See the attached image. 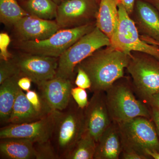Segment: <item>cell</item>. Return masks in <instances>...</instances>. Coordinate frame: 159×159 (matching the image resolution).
Segmentation results:
<instances>
[{
    "instance_id": "4dcf8cb0",
    "label": "cell",
    "mask_w": 159,
    "mask_h": 159,
    "mask_svg": "<svg viewBox=\"0 0 159 159\" xmlns=\"http://www.w3.org/2000/svg\"><path fill=\"white\" fill-rule=\"evenodd\" d=\"M151 112L152 120L155 125L156 129L159 139V109L156 107H149Z\"/></svg>"
},
{
    "instance_id": "e0dca14e",
    "label": "cell",
    "mask_w": 159,
    "mask_h": 159,
    "mask_svg": "<svg viewBox=\"0 0 159 159\" xmlns=\"http://www.w3.org/2000/svg\"><path fill=\"white\" fill-rule=\"evenodd\" d=\"M118 0H100L96 26L110 39L115 38L119 24Z\"/></svg>"
},
{
    "instance_id": "6da1fadb",
    "label": "cell",
    "mask_w": 159,
    "mask_h": 159,
    "mask_svg": "<svg viewBox=\"0 0 159 159\" xmlns=\"http://www.w3.org/2000/svg\"><path fill=\"white\" fill-rule=\"evenodd\" d=\"M99 50L77 66L89 75L92 83L90 91L93 93L105 92L123 77L124 70L127 68L132 55L111 45Z\"/></svg>"
},
{
    "instance_id": "d6986e66",
    "label": "cell",
    "mask_w": 159,
    "mask_h": 159,
    "mask_svg": "<svg viewBox=\"0 0 159 159\" xmlns=\"http://www.w3.org/2000/svg\"><path fill=\"white\" fill-rule=\"evenodd\" d=\"M45 116L35 109L26 97V94L20 88L7 124L29 123Z\"/></svg>"
},
{
    "instance_id": "ba28073f",
    "label": "cell",
    "mask_w": 159,
    "mask_h": 159,
    "mask_svg": "<svg viewBox=\"0 0 159 159\" xmlns=\"http://www.w3.org/2000/svg\"><path fill=\"white\" fill-rule=\"evenodd\" d=\"M119 24L116 34L111 46L127 53L137 51L148 54L159 60V47L140 38L134 22L121 3H118Z\"/></svg>"
},
{
    "instance_id": "4316f807",
    "label": "cell",
    "mask_w": 159,
    "mask_h": 159,
    "mask_svg": "<svg viewBox=\"0 0 159 159\" xmlns=\"http://www.w3.org/2000/svg\"><path fill=\"white\" fill-rule=\"evenodd\" d=\"M71 95L80 108L84 109L88 105V94L85 89L74 87L71 90Z\"/></svg>"
},
{
    "instance_id": "2e32d148",
    "label": "cell",
    "mask_w": 159,
    "mask_h": 159,
    "mask_svg": "<svg viewBox=\"0 0 159 159\" xmlns=\"http://www.w3.org/2000/svg\"><path fill=\"white\" fill-rule=\"evenodd\" d=\"M122 151L119 124L112 122L97 141L94 159H118Z\"/></svg>"
},
{
    "instance_id": "e575fe53",
    "label": "cell",
    "mask_w": 159,
    "mask_h": 159,
    "mask_svg": "<svg viewBox=\"0 0 159 159\" xmlns=\"http://www.w3.org/2000/svg\"><path fill=\"white\" fill-rule=\"evenodd\" d=\"M147 155L150 158L159 159V152L155 151H148L146 152Z\"/></svg>"
},
{
    "instance_id": "484cf974",
    "label": "cell",
    "mask_w": 159,
    "mask_h": 159,
    "mask_svg": "<svg viewBox=\"0 0 159 159\" xmlns=\"http://www.w3.org/2000/svg\"><path fill=\"white\" fill-rule=\"evenodd\" d=\"M20 74L13 57L9 60L0 61V84L6 80L16 74Z\"/></svg>"
},
{
    "instance_id": "7a4b0ae2",
    "label": "cell",
    "mask_w": 159,
    "mask_h": 159,
    "mask_svg": "<svg viewBox=\"0 0 159 159\" xmlns=\"http://www.w3.org/2000/svg\"><path fill=\"white\" fill-rule=\"evenodd\" d=\"M123 77L105 92L107 105L112 122L120 123L138 117L152 119L149 107L137 99L132 84Z\"/></svg>"
},
{
    "instance_id": "1f68e13d",
    "label": "cell",
    "mask_w": 159,
    "mask_h": 159,
    "mask_svg": "<svg viewBox=\"0 0 159 159\" xmlns=\"http://www.w3.org/2000/svg\"><path fill=\"white\" fill-rule=\"evenodd\" d=\"M119 2L121 3L128 12L130 14L133 11L135 0H118Z\"/></svg>"
},
{
    "instance_id": "d6a6232c",
    "label": "cell",
    "mask_w": 159,
    "mask_h": 159,
    "mask_svg": "<svg viewBox=\"0 0 159 159\" xmlns=\"http://www.w3.org/2000/svg\"><path fill=\"white\" fill-rule=\"evenodd\" d=\"M120 157L123 159H147L146 157L134 152H122Z\"/></svg>"
},
{
    "instance_id": "52a82bcc",
    "label": "cell",
    "mask_w": 159,
    "mask_h": 159,
    "mask_svg": "<svg viewBox=\"0 0 159 159\" xmlns=\"http://www.w3.org/2000/svg\"><path fill=\"white\" fill-rule=\"evenodd\" d=\"M126 69L136 95L147 105L152 96L159 91V60L147 54H132Z\"/></svg>"
},
{
    "instance_id": "836d02e7",
    "label": "cell",
    "mask_w": 159,
    "mask_h": 159,
    "mask_svg": "<svg viewBox=\"0 0 159 159\" xmlns=\"http://www.w3.org/2000/svg\"><path fill=\"white\" fill-rule=\"evenodd\" d=\"M147 105L149 106V107H153L159 109V91L152 96Z\"/></svg>"
},
{
    "instance_id": "7c38bea8",
    "label": "cell",
    "mask_w": 159,
    "mask_h": 159,
    "mask_svg": "<svg viewBox=\"0 0 159 159\" xmlns=\"http://www.w3.org/2000/svg\"><path fill=\"white\" fill-rule=\"evenodd\" d=\"M95 0H66L57 7L56 21L60 29L81 26V23L95 13Z\"/></svg>"
},
{
    "instance_id": "cb8c5ba5",
    "label": "cell",
    "mask_w": 159,
    "mask_h": 159,
    "mask_svg": "<svg viewBox=\"0 0 159 159\" xmlns=\"http://www.w3.org/2000/svg\"><path fill=\"white\" fill-rule=\"evenodd\" d=\"M36 159H60L51 140L34 143Z\"/></svg>"
},
{
    "instance_id": "f1b7e54d",
    "label": "cell",
    "mask_w": 159,
    "mask_h": 159,
    "mask_svg": "<svg viewBox=\"0 0 159 159\" xmlns=\"http://www.w3.org/2000/svg\"><path fill=\"white\" fill-rule=\"evenodd\" d=\"M77 67V75L74 83L78 87L90 91L92 83L89 75L82 68Z\"/></svg>"
},
{
    "instance_id": "f546056e",
    "label": "cell",
    "mask_w": 159,
    "mask_h": 159,
    "mask_svg": "<svg viewBox=\"0 0 159 159\" xmlns=\"http://www.w3.org/2000/svg\"><path fill=\"white\" fill-rule=\"evenodd\" d=\"M31 82H32V80L29 77L22 76L18 80V84L22 90L27 92L31 89Z\"/></svg>"
},
{
    "instance_id": "8992f818",
    "label": "cell",
    "mask_w": 159,
    "mask_h": 159,
    "mask_svg": "<svg viewBox=\"0 0 159 159\" xmlns=\"http://www.w3.org/2000/svg\"><path fill=\"white\" fill-rule=\"evenodd\" d=\"M95 27L91 24L60 29L41 40H20L17 47L24 53L59 58L69 48Z\"/></svg>"
},
{
    "instance_id": "83f0119b",
    "label": "cell",
    "mask_w": 159,
    "mask_h": 159,
    "mask_svg": "<svg viewBox=\"0 0 159 159\" xmlns=\"http://www.w3.org/2000/svg\"><path fill=\"white\" fill-rule=\"evenodd\" d=\"M10 43L9 35L6 33L0 34V59L9 60L13 58V56L8 51V47Z\"/></svg>"
},
{
    "instance_id": "d590c367",
    "label": "cell",
    "mask_w": 159,
    "mask_h": 159,
    "mask_svg": "<svg viewBox=\"0 0 159 159\" xmlns=\"http://www.w3.org/2000/svg\"><path fill=\"white\" fill-rule=\"evenodd\" d=\"M150 3L157 9L159 13V0H145Z\"/></svg>"
},
{
    "instance_id": "d4e9b609",
    "label": "cell",
    "mask_w": 159,
    "mask_h": 159,
    "mask_svg": "<svg viewBox=\"0 0 159 159\" xmlns=\"http://www.w3.org/2000/svg\"><path fill=\"white\" fill-rule=\"evenodd\" d=\"M25 94L26 97L35 109L43 116H47L53 111L45 102L39 93L30 90L26 92Z\"/></svg>"
},
{
    "instance_id": "44dd1931",
    "label": "cell",
    "mask_w": 159,
    "mask_h": 159,
    "mask_svg": "<svg viewBox=\"0 0 159 159\" xmlns=\"http://www.w3.org/2000/svg\"><path fill=\"white\" fill-rule=\"evenodd\" d=\"M24 6L29 15L43 19L52 20L57 16L58 5L52 0H27Z\"/></svg>"
},
{
    "instance_id": "4fadbf2b",
    "label": "cell",
    "mask_w": 159,
    "mask_h": 159,
    "mask_svg": "<svg viewBox=\"0 0 159 159\" xmlns=\"http://www.w3.org/2000/svg\"><path fill=\"white\" fill-rule=\"evenodd\" d=\"M39 93L52 110H64L72 99L73 80L55 77L36 84Z\"/></svg>"
},
{
    "instance_id": "603a6c76",
    "label": "cell",
    "mask_w": 159,
    "mask_h": 159,
    "mask_svg": "<svg viewBox=\"0 0 159 159\" xmlns=\"http://www.w3.org/2000/svg\"><path fill=\"white\" fill-rule=\"evenodd\" d=\"M96 147L97 142L95 139L84 132L65 159H93Z\"/></svg>"
},
{
    "instance_id": "3957f363",
    "label": "cell",
    "mask_w": 159,
    "mask_h": 159,
    "mask_svg": "<svg viewBox=\"0 0 159 159\" xmlns=\"http://www.w3.org/2000/svg\"><path fill=\"white\" fill-rule=\"evenodd\" d=\"M85 131L84 109L73 99L60 111L50 140L59 159H65Z\"/></svg>"
},
{
    "instance_id": "277c9868",
    "label": "cell",
    "mask_w": 159,
    "mask_h": 159,
    "mask_svg": "<svg viewBox=\"0 0 159 159\" xmlns=\"http://www.w3.org/2000/svg\"><path fill=\"white\" fill-rule=\"evenodd\" d=\"M124 152H134L150 159L148 151L159 152V139L152 119L138 117L118 123Z\"/></svg>"
},
{
    "instance_id": "7402d4cb",
    "label": "cell",
    "mask_w": 159,
    "mask_h": 159,
    "mask_svg": "<svg viewBox=\"0 0 159 159\" xmlns=\"http://www.w3.org/2000/svg\"><path fill=\"white\" fill-rule=\"evenodd\" d=\"M29 13L20 6L16 0H0L1 22L6 25H13Z\"/></svg>"
},
{
    "instance_id": "ac0fdd59",
    "label": "cell",
    "mask_w": 159,
    "mask_h": 159,
    "mask_svg": "<svg viewBox=\"0 0 159 159\" xmlns=\"http://www.w3.org/2000/svg\"><path fill=\"white\" fill-rule=\"evenodd\" d=\"M0 139L1 159H36L34 143L30 140L14 137Z\"/></svg>"
},
{
    "instance_id": "74e56055",
    "label": "cell",
    "mask_w": 159,
    "mask_h": 159,
    "mask_svg": "<svg viewBox=\"0 0 159 159\" xmlns=\"http://www.w3.org/2000/svg\"><path fill=\"white\" fill-rule=\"evenodd\" d=\"M20 1H21V2H25V1H27V0H19Z\"/></svg>"
},
{
    "instance_id": "ffe728a7",
    "label": "cell",
    "mask_w": 159,
    "mask_h": 159,
    "mask_svg": "<svg viewBox=\"0 0 159 159\" xmlns=\"http://www.w3.org/2000/svg\"><path fill=\"white\" fill-rule=\"evenodd\" d=\"M22 76L18 74L8 78L0 86V121L7 124L9 120L18 91L20 87L18 80Z\"/></svg>"
},
{
    "instance_id": "5bb4252c",
    "label": "cell",
    "mask_w": 159,
    "mask_h": 159,
    "mask_svg": "<svg viewBox=\"0 0 159 159\" xmlns=\"http://www.w3.org/2000/svg\"><path fill=\"white\" fill-rule=\"evenodd\" d=\"M20 40H41L48 38L60 28L56 21L43 19L29 15L14 25Z\"/></svg>"
},
{
    "instance_id": "9c48e42d",
    "label": "cell",
    "mask_w": 159,
    "mask_h": 159,
    "mask_svg": "<svg viewBox=\"0 0 159 159\" xmlns=\"http://www.w3.org/2000/svg\"><path fill=\"white\" fill-rule=\"evenodd\" d=\"M60 111L53 110L37 121L19 124H8L0 129V139L14 137L28 139L33 142L51 139Z\"/></svg>"
},
{
    "instance_id": "30bf717a",
    "label": "cell",
    "mask_w": 159,
    "mask_h": 159,
    "mask_svg": "<svg viewBox=\"0 0 159 159\" xmlns=\"http://www.w3.org/2000/svg\"><path fill=\"white\" fill-rule=\"evenodd\" d=\"M13 59L21 75L36 84L56 77L58 58L25 53Z\"/></svg>"
},
{
    "instance_id": "5b68a950",
    "label": "cell",
    "mask_w": 159,
    "mask_h": 159,
    "mask_svg": "<svg viewBox=\"0 0 159 159\" xmlns=\"http://www.w3.org/2000/svg\"><path fill=\"white\" fill-rule=\"evenodd\" d=\"M110 39L96 26L80 38L58 58L56 77L73 80L77 65L103 47L110 46Z\"/></svg>"
},
{
    "instance_id": "8d00e7d4",
    "label": "cell",
    "mask_w": 159,
    "mask_h": 159,
    "mask_svg": "<svg viewBox=\"0 0 159 159\" xmlns=\"http://www.w3.org/2000/svg\"><path fill=\"white\" fill-rule=\"evenodd\" d=\"M53 2L57 4V5H59L61 3L63 2L64 1H66V0H52Z\"/></svg>"
},
{
    "instance_id": "9a60e30c",
    "label": "cell",
    "mask_w": 159,
    "mask_h": 159,
    "mask_svg": "<svg viewBox=\"0 0 159 159\" xmlns=\"http://www.w3.org/2000/svg\"><path fill=\"white\" fill-rule=\"evenodd\" d=\"M137 21L145 34L147 43L159 47V13L152 5L145 1L138 0L136 4Z\"/></svg>"
},
{
    "instance_id": "8fae6325",
    "label": "cell",
    "mask_w": 159,
    "mask_h": 159,
    "mask_svg": "<svg viewBox=\"0 0 159 159\" xmlns=\"http://www.w3.org/2000/svg\"><path fill=\"white\" fill-rule=\"evenodd\" d=\"M84 109L85 131L97 142L99 137L112 122L106 101L105 92H94Z\"/></svg>"
}]
</instances>
